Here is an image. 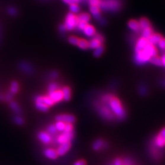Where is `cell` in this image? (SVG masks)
Masks as SVG:
<instances>
[{
  "mask_svg": "<svg viewBox=\"0 0 165 165\" xmlns=\"http://www.w3.org/2000/svg\"><path fill=\"white\" fill-rule=\"evenodd\" d=\"M108 105L115 117L119 120H124L125 118L126 112L120 100L118 98L113 96L108 102Z\"/></svg>",
  "mask_w": 165,
  "mask_h": 165,
  "instance_id": "cell-1",
  "label": "cell"
},
{
  "mask_svg": "<svg viewBox=\"0 0 165 165\" xmlns=\"http://www.w3.org/2000/svg\"><path fill=\"white\" fill-rule=\"evenodd\" d=\"M99 7L103 11L115 12L120 10L122 4L119 0H100Z\"/></svg>",
  "mask_w": 165,
  "mask_h": 165,
  "instance_id": "cell-2",
  "label": "cell"
},
{
  "mask_svg": "<svg viewBox=\"0 0 165 165\" xmlns=\"http://www.w3.org/2000/svg\"><path fill=\"white\" fill-rule=\"evenodd\" d=\"M95 106L100 116H102L103 119L108 121H113L115 118V116L111 110L108 103H103L101 102H95Z\"/></svg>",
  "mask_w": 165,
  "mask_h": 165,
  "instance_id": "cell-3",
  "label": "cell"
},
{
  "mask_svg": "<svg viewBox=\"0 0 165 165\" xmlns=\"http://www.w3.org/2000/svg\"><path fill=\"white\" fill-rule=\"evenodd\" d=\"M150 57V56L143 50L139 53H135L134 60L138 65H143L149 61Z\"/></svg>",
  "mask_w": 165,
  "mask_h": 165,
  "instance_id": "cell-4",
  "label": "cell"
},
{
  "mask_svg": "<svg viewBox=\"0 0 165 165\" xmlns=\"http://www.w3.org/2000/svg\"><path fill=\"white\" fill-rule=\"evenodd\" d=\"M78 20L75 14L71 12L67 15L64 25L67 30L72 31L75 29Z\"/></svg>",
  "mask_w": 165,
  "mask_h": 165,
  "instance_id": "cell-5",
  "label": "cell"
},
{
  "mask_svg": "<svg viewBox=\"0 0 165 165\" xmlns=\"http://www.w3.org/2000/svg\"><path fill=\"white\" fill-rule=\"evenodd\" d=\"M74 136L73 132L67 133V132H63L60 135H58L56 137V142L59 144H61L63 143L66 142H71V141L73 139Z\"/></svg>",
  "mask_w": 165,
  "mask_h": 165,
  "instance_id": "cell-6",
  "label": "cell"
},
{
  "mask_svg": "<svg viewBox=\"0 0 165 165\" xmlns=\"http://www.w3.org/2000/svg\"><path fill=\"white\" fill-rule=\"evenodd\" d=\"M155 144L158 148H163L165 146V127L161 129L160 132L155 138Z\"/></svg>",
  "mask_w": 165,
  "mask_h": 165,
  "instance_id": "cell-7",
  "label": "cell"
},
{
  "mask_svg": "<svg viewBox=\"0 0 165 165\" xmlns=\"http://www.w3.org/2000/svg\"><path fill=\"white\" fill-rule=\"evenodd\" d=\"M56 121L63 122L65 124H73L75 121V116L71 114H60L57 115L56 117Z\"/></svg>",
  "mask_w": 165,
  "mask_h": 165,
  "instance_id": "cell-8",
  "label": "cell"
},
{
  "mask_svg": "<svg viewBox=\"0 0 165 165\" xmlns=\"http://www.w3.org/2000/svg\"><path fill=\"white\" fill-rule=\"evenodd\" d=\"M148 44H149V41L148 39H147L144 38L142 37L140 38L137 41V43H136L135 48H134L135 53H139L141 51L143 50L144 49V48L146 47V45Z\"/></svg>",
  "mask_w": 165,
  "mask_h": 165,
  "instance_id": "cell-9",
  "label": "cell"
},
{
  "mask_svg": "<svg viewBox=\"0 0 165 165\" xmlns=\"http://www.w3.org/2000/svg\"><path fill=\"white\" fill-rule=\"evenodd\" d=\"M19 68L24 73L28 75H31L34 73V68L31 64L28 62L23 61L19 64Z\"/></svg>",
  "mask_w": 165,
  "mask_h": 165,
  "instance_id": "cell-10",
  "label": "cell"
},
{
  "mask_svg": "<svg viewBox=\"0 0 165 165\" xmlns=\"http://www.w3.org/2000/svg\"><path fill=\"white\" fill-rule=\"evenodd\" d=\"M38 139L44 144H49L52 141V137L46 132H41L37 134Z\"/></svg>",
  "mask_w": 165,
  "mask_h": 165,
  "instance_id": "cell-11",
  "label": "cell"
},
{
  "mask_svg": "<svg viewBox=\"0 0 165 165\" xmlns=\"http://www.w3.org/2000/svg\"><path fill=\"white\" fill-rule=\"evenodd\" d=\"M71 142H66L63 143L61 144H60V145L58 146V148H57V150H56L57 155H60V156L64 155L68 151H69V150L71 149Z\"/></svg>",
  "mask_w": 165,
  "mask_h": 165,
  "instance_id": "cell-12",
  "label": "cell"
},
{
  "mask_svg": "<svg viewBox=\"0 0 165 165\" xmlns=\"http://www.w3.org/2000/svg\"><path fill=\"white\" fill-rule=\"evenodd\" d=\"M48 96L49 97L54 103L59 102L63 99V94L62 91L60 90H56V91L50 92Z\"/></svg>",
  "mask_w": 165,
  "mask_h": 165,
  "instance_id": "cell-13",
  "label": "cell"
},
{
  "mask_svg": "<svg viewBox=\"0 0 165 165\" xmlns=\"http://www.w3.org/2000/svg\"><path fill=\"white\" fill-rule=\"evenodd\" d=\"M36 102H42L48 106H52L54 102L48 96H37L35 98Z\"/></svg>",
  "mask_w": 165,
  "mask_h": 165,
  "instance_id": "cell-14",
  "label": "cell"
},
{
  "mask_svg": "<svg viewBox=\"0 0 165 165\" xmlns=\"http://www.w3.org/2000/svg\"><path fill=\"white\" fill-rule=\"evenodd\" d=\"M90 12L92 16L94 17L95 20L97 21H100L102 18L99 7L97 6H90Z\"/></svg>",
  "mask_w": 165,
  "mask_h": 165,
  "instance_id": "cell-15",
  "label": "cell"
},
{
  "mask_svg": "<svg viewBox=\"0 0 165 165\" xmlns=\"http://www.w3.org/2000/svg\"><path fill=\"white\" fill-rule=\"evenodd\" d=\"M44 154L47 158L50 160H55L58 157V155L56 150L50 148L46 149L45 150H44Z\"/></svg>",
  "mask_w": 165,
  "mask_h": 165,
  "instance_id": "cell-16",
  "label": "cell"
},
{
  "mask_svg": "<svg viewBox=\"0 0 165 165\" xmlns=\"http://www.w3.org/2000/svg\"><path fill=\"white\" fill-rule=\"evenodd\" d=\"M144 50L150 56V57L157 56L158 51H157V48L155 47V46L154 45H152L151 44L149 43L146 45V47L144 48Z\"/></svg>",
  "mask_w": 165,
  "mask_h": 165,
  "instance_id": "cell-17",
  "label": "cell"
},
{
  "mask_svg": "<svg viewBox=\"0 0 165 165\" xmlns=\"http://www.w3.org/2000/svg\"><path fill=\"white\" fill-rule=\"evenodd\" d=\"M105 145H108V143L105 142L104 141L101 139H98L93 143L92 148L95 150H99L103 148H105Z\"/></svg>",
  "mask_w": 165,
  "mask_h": 165,
  "instance_id": "cell-18",
  "label": "cell"
},
{
  "mask_svg": "<svg viewBox=\"0 0 165 165\" xmlns=\"http://www.w3.org/2000/svg\"><path fill=\"white\" fill-rule=\"evenodd\" d=\"M162 38L163 37L161 34L158 33H153L148 39L149 43L154 45L155 44H158V43L160 42V41Z\"/></svg>",
  "mask_w": 165,
  "mask_h": 165,
  "instance_id": "cell-19",
  "label": "cell"
},
{
  "mask_svg": "<svg viewBox=\"0 0 165 165\" xmlns=\"http://www.w3.org/2000/svg\"><path fill=\"white\" fill-rule=\"evenodd\" d=\"M128 26L130 30L134 32H140L141 30L139 22L134 20H130L128 23Z\"/></svg>",
  "mask_w": 165,
  "mask_h": 165,
  "instance_id": "cell-20",
  "label": "cell"
},
{
  "mask_svg": "<svg viewBox=\"0 0 165 165\" xmlns=\"http://www.w3.org/2000/svg\"><path fill=\"white\" fill-rule=\"evenodd\" d=\"M87 37H93L95 34V30L92 25H88L83 31Z\"/></svg>",
  "mask_w": 165,
  "mask_h": 165,
  "instance_id": "cell-21",
  "label": "cell"
},
{
  "mask_svg": "<svg viewBox=\"0 0 165 165\" xmlns=\"http://www.w3.org/2000/svg\"><path fill=\"white\" fill-rule=\"evenodd\" d=\"M78 22H82L88 23L90 20V15L88 13H81L76 17Z\"/></svg>",
  "mask_w": 165,
  "mask_h": 165,
  "instance_id": "cell-22",
  "label": "cell"
},
{
  "mask_svg": "<svg viewBox=\"0 0 165 165\" xmlns=\"http://www.w3.org/2000/svg\"><path fill=\"white\" fill-rule=\"evenodd\" d=\"M141 30H142L145 28L151 27V24L149 20L146 18H141L139 22Z\"/></svg>",
  "mask_w": 165,
  "mask_h": 165,
  "instance_id": "cell-23",
  "label": "cell"
},
{
  "mask_svg": "<svg viewBox=\"0 0 165 165\" xmlns=\"http://www.w3.org/2000/svg\"><path fill=\"white\" fill-rule=\"evenodd\" d=\"M62 92L63 94V99L65 101H69L71 99V92L69 87H64L62 90Z\"/></svg>",
  "mask_w": 165,
  "mask_h": 165,
  "instance_id": "cell-24",
  "label": "cell"
},
{
  "mask_svg": "<svg viewBox=\"0 0 165 165\" xmlns=\"http://www.w3.org/2000/svg\"><path fill=\"white\" fill-rule=\"evenodd\" d=\"M149 62L151 63L152 64L155 65L163 66V62H162L161 57H160L158 56L151 57L150 60H149Z\"/></svg>",
  "mask_w": 165,
  "mask_h": 165,
  "instance_id": "cell-25",
  "label": "cell"
},
{
  "mask_svg": "<svg viewBox=\"0 0 165 165\" xmlns=\"http://www.w3.org/2000/svg\"><path fill=\"white\" fill-rule=\"evenodd\" d=\"M11 108L17 114H20L22 113V110L20 108L19 105L15 102H10L9 103Z\"/></svg>",
  "mask_w": 165,
  "mask_h": 165,
  "instance_id": "cell-26",
  "label": "cell"
},
{
  "mask_svg": "<svg viewBox=\"0 0 165 165\" xmlns=\"http://www.w3.org/2000/svg\"><path fill=\"white\" fill-rule=\"evenodd\" d=\"M152 34H153V30L152 28V26L145 28L142 30V37L147 39H148Z\"/></svg>",
  "mask_w": 165,
  "mask_h": 165,
  "instance_id": "cell-27",
  "label": "cell"
},
{
  "mask_svg": "<svg viewBox=\"0 0 165 165\" xmlns=\"http://www.w3.org/2000/svg\"><path fill=\"white\" fill-rule=\"evenodd\" d=\"M36 107L38 110L43 112H46L48 111L49 106H48L42 102H36Z\"/></svg>",
  "mask_w": 165,
  "mask_h": 165,
  "instance_id": "cell-28",
  "label": "cell"
},
{
  "mask_svg": "<svg viewBox=\"0 0 165 165\" xmlns=\"http://www.w3.org/2000/svg\"><path fill=\"white\" fill-rule=\"evenodd\" d=\"M18 90H19V84H18V83L15 81H12L11 84L10 92L14 95L18 92Z\"/></svg>",
  "mask_w": 165,
  "mask_h": 165,
  "instance_id": "cell-29",
  "label": "cell"
},
{
  "mask_svg": "<svg viewBox=\"0 0 165 165\" xmlns=\"http://www.w3.org/2000/svg\"><path fill=\"white\" fill-rule=\"evenodd\" d=\"M102 44L95 38H93L89 42V48H91V49H95L97 47L100 46Z\"/></svg>",
  "mask_w": 165,
  "mask_h": 165,
  "instance_id": "cell-30",
  "label": "cell"
},
{
  "mask_svg": "<svg viewBox=\"0 0 165 165\" xmlns=\"http://www.w3.org/2000/svg\"><path fill=\"white\" fill-rule=\"evenodd\" d=\"M55 127L57 130V131L60 132H63L65 129V123L61 121H57L55 124Z\"/></svg>",
  "mask_w": 165,
  "mask_h": 165,
  "instance_id": "cell-31",
  "label": "cell"
},
{
  "mask_svg": "<svg viewBox=\"0 0 165 165\" xmlns=\"http://www.w3.org/2000/svg\"><path fill=\"white\" fill-rule=\"evenodd\" d=\"M82 50H86L89 48V42L84 39H80L79 44L77 45Z\"/></svg>",
  "mask_w": 165,
  "mask_h": 165,
  "instance_id": "cell-32",
  "label": "cell"
},
{
  "mask_svg": "<svg viewBox=\"0 0 165 165\" xmlns=\"http://www.w3.org/2000/svg\"><path fill=\"white\" fill-rule=\"evenodd\" d=\"M103 51H104V48L102 45H100L95 49L94 52V55L95 57H100L103 54Z\"/></svg>",
  "mask_w": 165,
  "mask_h": 165,
  "instance_id": "cell-33",
  "label": "cell"
},
{
  "mask_svg": "<svg viewBox=\"0 0 165 165\" xmlns=\"http://www.w3.org/2000/svg\"><path fill=\"white\" fill-rule=\"evenodd\" d=\"M88 25V23H86L85 22H78L77 25L76 26L75 29L78 31H83V30H84V28H86V26Z\"/></svg>",
  "mask_w": 165,
  "mask_h": 165,
  "instance_id": "cell-34",
  "label": "cell"
},
{
  "mask_svg": "<svg viewBox=\"0 0 165 165\" xmlns=\"http://www.w3.org/2000/svg\"><path fill=\"white\" fill-rule=\"evenodd\" d=\"M69 9L72 14H78L80 12V7L78 6L76 4H71L69 6Z\"/></svg>",
  "mask_w": 165,
  "mask_h": 165,
  "instance_id": "cell-35",
  "label": "cell"
},
{
  "mask_svg": "<svg viewBox=\"0 0 165 165\" xmlns=\"http://www.w3.org/2000/svg\"><path fill=\"white\" fill-rule=\"evenodd\" d=\"M47 132L49 133L51 136H54L55 134H56L57 133V130L55 127V125H50L48 127H47Z\"/></svg>",
  "mask_w": 165,
  "mask_h": 165,
  "instance_id": "cell-36",
  "label": "cell"
},
{
  "mask_svg": "<svg viewBox=\"0 0 165 165\" xmlns=\"http://www.w3.org/2000/svg\"><path fill=\"white\" fill-rule=\"evenodd\" d=\"M7 13L9 15L11 16H16L18 11H17V9L14 7V6H10L7 8Z\"/></svg>",
  "mask_w": 165,
  "mask_h": 165,
  "instance_id": "cell-37",
  "label": "cell"
},
{
  "mask_svg": "<svg viewBox=\"0 0 165 165\" xmlns=\"http://www.w3.org/2000/svg\"><path fill=\"white\" fill-rule=\"evenodd\" d=\"M113 95L111 94H106L103 95L101 99V102L103 103H108L110 100L113 97Z\"/></svg>",
  "mask_w": 165,
  "mask_h": 165,
  "instance_id": "cell-38",
  "label": "cell"
},
{
  "mask_svg": "<svg viewBox=\"0 0 165 165\" xmlns=\"http://www.w3.org/2000/svg\"><path fill=\"white\" fill-rule=\"evenodd\" d=\"M57 84L55 83H50L49 85H48V92H52L54 91H56V90H57Z\"/></svg>",
  "mask_w": 165,
  "mask_h": 165,
  "instance_id": "cell-39",
  "label": "cell"
},
{
  "mask_svg": "<svg viewBox=\"0 0 165 165\" xmlns=\"http://www.w3.org/2000/svg\"><path fill=\"white\" fill-rule=\"evenodd\" d=\"M14 121L15 124H17V125H23L25 122V121L24 119L20 117V116H15V117L14 118Z\"/></svg>",
  "mask_w": 165,
  "mask_h": 165,
  "instance_id": "cell-40",
  "label": "cell"
},
{
  "mask_svg": "<svg viewBox=\"0 0 165 165\" xmlns=\"http://www.w3.org/2000/svg\"><path fill=\"white\" fill-rule=\"evenodd\" d=\"M79 40L80 39H78L77 37H73V36L70 37L69 38V43L72 44V45H78V44H79Z\"/></svg>",
  "mask_w": 165,
  "mask_h": 165,
  "instance_id": "cell-41",
  "label": "cell"
},
{
  "mask_svg": "<svg viewBox=\"0 0 165 165\" xmlns=\"http://www.w3.org/2000/svg\"><path fill=\"white\" fill-rule=\"evenodd\" d=\"M73 127L72 124H65V129L63 132L69 133V132H73Z\"/></svg>",
  "mask_w": 165,
  "mask_h": 165,
  "instance_id": "cell-42",
  "label": "cell"
},
{
  "mask_svg": "<svg viewBox=\"0 0 165 165\" xmlns=\"http://www.w3.org/2000/svg\"><path fill=\"white\" fill-rule=\"evenodd\" d=\"M158 47L160 48L162 50H165V38H162L161 39L160 41V42L158 43Z\"/></svg>",
  "mask_w": 165,
  "mask_h": 165,
  "instance_id": "cell-43",
  "label": "cell"
},
{
  "mask_svg": "<svg viewBox=\"0 0 165 165\" xmlns=\"http://www.w3.org/2000/svg\"><path fill=\"white\" fill-rule=\"evenodd\" d=\"M13 97L14 94L9 91L5 96V100L7 102H11V100L13 99Z\"/></svg>",
  "mask_w": 165,
  "mask_h": 165,
  "instance_id": "cell-44",
  "label": "cell"
},
{
  "mask_svg": "<svg viewBox=\"0 0 165 165\" xmlns=\"http://www.w3.org/2000/svg\"><path fill=\"white\" fill-rule=\"evenodd\" d=\"M94 38L96 39H97L101 44H102L104 42L103 37L100 34H95L94 36Z\"/></svg>",
  "mask_w": 165,
  "mask_h": 165,
  "instance_id": "cell-45",
  "label": "cell"
},
{
  "mask_svg": "<svg viewBox=\"0 0 165 165\" xmlns=\"http://www.w3.org/2000/svg\"><path fill=\"white\" fill-rule=\"evenodd\" d=\"M90 6H99L100 0H88Z\"/></svg>",
  "mask_w": 165,
  "mask_h": 165,
  "instance_id": "cell-46",
  "label": "cell"
},
{
  "mask_svg": "<svg viewBox=\"0 0 165 165\" xmlns=\"http://www.w3.org/2000/svg\"><path fill=\"white\" fill-rule=\"evenodd\" d=\"M114 165H124L123 160L119 158H116L113 162Z\"/></svg>",
  "mask_w": 165,
  "mask_h": 165,
  "instance_id": "cell-47",
  "label": "cell"
},
{
  "mask_svg": "<svg viewBox=\"0 0 165 165\" xmlns=\"http://www.w3.org/2000/svg\"><path fill=\"white\" fill-rule=\"evenodd\" d=\"M124 164L125 165H132L133 164V161L129 158H125L123 160Z\"/></svg>",
  "mask_w": 165,
  "mask_h": 165,
  "instance_id": "cell-48",
  "label": "cell"
},
{
  "mask_svg": "<svg viewBox=\"0 0 165 165\" xmlns=\"http://www.w3.org/2000/svg\"><path fill=\"white\" fill-rule=\"evenodd\" d=\"M63 2L65 3V4H76L77 3L76 2V0H63Z\"/></svg>",
  "mask_w": 165,
  "mask_h": 165,
  "instance_id": "cell-49",
  "label": "cell"
},
{
  "mask_svg": "<svg viewBox=\"0 0 165 165\" xmlns=\"http://www.w3.org/2000/svg\"><path fill=\"white\" fill-rule=\"evenodd\" d=\"M86 162L85 160H80L76 161L73 165H86Z\"/></svg>",
  "mask_w": 165,
  "mask_h": 165,
  "instance_id": "cell-50",
  "label": "cell"
},
{
  "mask_svg": "<svg viewBox=\"0 0 165 165\" xmlns=\"http://www.w3.org/2000/svg\"><path fill=\"white\" fill-rule=\"evenodd\" d=\"M140 92L142 95H145V93L147 92V90H146V89H145V86H140Z\"/></svg>",
  "mask_w": 165,
  "mask_h": 165,
  "instance_id": "cell-51",
  "label": "cell"
},
{
  "mask_svg": "<svg viewBox=\"0 0 165 165\" xmlns=\"http://www.w3.org/2000/svg\"><path fill=\"white\" fill-rule=\"evenodd\" d=\"M59 30L61 33H64L67 30V28L65 25H61L59 27Z\"/></svg>",
  "mask_w": 165,
  "mask_h": 165,
  "instance_id": "cell-52",
  "label": "cell"
},
{
  "mask_svg": "<svg viewBox=\"0 0 165 165\" xmlns=\"http://www.w3.org/2000/svg\"><path fill=\"white\" fill-rule=\"evenodd\" d=\"M57 76H58V73H57V72H56V71L52 72L50 73V78H51V79H56V78Z\"/></svg>",
  "mask_w": 165,
  "mask_h": 165,
  "instance_id": "cell-53",
  "label": "cell"
},
{
  "mask_svg": "<svg viewBox=\"0 0 165 165\" xmlns=\"http://www.w3.org/2000/svg\"><path fill=\"white\" fill-rule=\"evenodd\" d=\"M99 22L101 25H105V24L106 23V20H105L104 18H102L100 21H99Z\"/></svg>",
  "mask_w": 165,
  "mask_h": 165,
  "instance_id": "cell-54",
  "label": "cell"
},
{
  "mask_svg": "<svg viewBox=\"0 0 165 165\" xmlns=\"http://www.w3.org/2000/svg\"><path fill=\"white\" fill-rule=\"evenodd\" d=\"M5 99V96H4L3 94H0V101H3Z\"/></svg>",
  "mask_w": 165,
  "mask_h": 165,
  "instance_id": "cell-55",
  "label": "cell"
},
{
  "mask_svg": "<svg viewBox=\"0 0 165 165\" xmlns=\"http://www.w3.org/2000/svg\"><path fill=\"white\" fill-rule=\"evenodd\" d=\"M1 41V28L0 27V42Z\"/></svg>",
  "mask_w": 165,
  "mask_h": 165,
  "instance_id": "cell-56",
  "label": "cell"
},
{
  "mask_svg": "<svg viewBox=\"0 0 165 165\" xmlns=\"http://www.w3.org/2000/svg\"><path fill=\"white\" fill-rule=\"evenodd\" d=\"M85 1H86V0H76V2L77 3H82V2H84Z\"/></svg>",
  "mask_w": 165,
  "mask_h": 165,
  "instance_id": "cell-57",
  "label": "cell"
},
{
  "mask_svg": "<svg viewBox=\"0 0 165 165\" xmlns=\"http://www.w3.org/2000/svg\"><path fill=\"white\" fill-rule=\"evenodd\" d=\"M163 84H164V86H165V81L163 82Z\"/></svg>",
  "mask_w": 165,
  "mask_h": 165,
  "instance_id": "cell-58",
  "label": "cell"
},
{
  "mask_svg": "<svg viewBox=\"0 0 165 165\" xmlns=\"http://www.w3.org/2000/svg\"><path fill=\"white\" fill-rule=\"evenodd\" d=\"M124 165H125V164H124Z\"/></svg>",
  "mask_w": 165,
  "mask_h": 165,
  "instance_id": "cell-59",
  "label": "cell"
}]
</instances>
